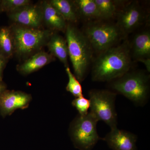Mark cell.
<instances>
[{"mask_svg": "<svg viewBox=\"0 0 150 150\" xmlns=\"http://www.w3.org/2000/svg\"><path fill=\"white\" fill-rule=\"evenodd\" d=\"M132 64L130 44L126 40L98 54L93 64L92 79L112 81L128 73Z\"/></svg>", "mask_w": 150, "mask_h": 150, "instance_id": "obj_1", "label": "cell"}, {"mask_svg": "<svg viewBox=\"0 0 150 150\" xmlns=\"http://www.w3.org/2000/svg\"><path fill=\"white\" fill-rule=\"evenodd\" d=\"M65 33L74 75L81 82L86 76L92 61L93 50L83 32L74 24L67 23Z\"/></svg>", "mask_w": 150, "mask_h": 150, "instance_id": "obj_2", "label": "cell"}, {"mask_svg": "<svg viewBox=\"0 0 150 150\" xmlns=\"http://www.w3.org/2000/svg\"><path fill=\"white\" fill-rule=\"evenodd\" d=\"M149 75L144 72L129 71L121 77L110 81V86L136 105L142 106L149 99Z\"/></svg>", "mask_w": 150, "mask_h": 150, "instance_id": "obj_3", "label": "cell"}, {"mask_svg": "<svg viewBox=\"0 0 150 150\" xmlns=\"http://www.w3.org/2000/svg\"><path fill=\"white\" fill-rule=\"evenodd\" d=\"M14 40L15 55L26 59L41 51L54 32L48 29L31 28L13 23L10 25Z\"/></svg>", "mask_w": 150, "mask_h": 150, "instance_id": "obj_4", "label": "cell"}, {"mask_svg": "<svg viewBox=\"0 0 150 150\" xmlns=\"http://www.w3.org/2000/svg\"><path fill=\"white\" fill-rule=\"evenodd\" d=\"M98 120L89 112L87 115H78L72 121L69 134L75 148L80 150H91L100 138L97 131Z\"/></svg>", "mask_w": 150, "mask_h": 150, "instance_id": "obj_5", "label": "cell"}, {"mask_svg": "<svg viewBox=\"0 0 150 150\" xmlns=\"http://www.w3.org/2000/svg\"><path fill=\"white\" fill-rule=\"evenodd\" d=\"M83 33L93 51L98 54L115 46L124 38L116 24L100 21L88 23Z\"/></svg>", "mask_w": 150, "mask_h": 150, "instance_id": "obj_6", "label": "cell"}, {"mask_svg": "<svg viewBox=\"0 0 150 150\" xmlns=\"http://www.w3.org/2000/svg\"><path fill=\"white\" fill-rule=\"evenodd\" d=\"M117 94L107 90L93 89L88 93L90 112L98 121H103L111 129L117 128L118 117L115 106Z\"/></svg>", "mask_w": 150, "mask_h": 150, "instance_id": "obj_7", "label": "cell"}, {"mask_svg": "<svg viewBox=\"0 0 150 150\" xmlns=\"http://www.w3.org/2000/svg\"><path fill=\"white\" fill-rule=\"evenodd\" d=\"M146 15L144 9L138 2H127L118 12L115 24L125 38L145 22Z\"/></svg>", "mask_w": 150, "mask_h": 150, "instance_id": "obj_8", "label": "cell"}, {"mask_svg": "<svg viewBox=\"0 0 150 150\" xmlns=\"http://www.w3.org/2000/svg\"><path fill=\"white\" fill-rule=\"evenodd\" d=\"M7 15L13 23L25 27L41 28L43 24L41 3L31 4Z\"/></svg>", "mask_w": 150, "mask_h": 150, "instance_id": "obj_9", "label": "cell"}, {"mask_svg": "<svg viewBox=\"0 0 150 150\" xmlns=\"http://www.w3.org/2000/svg\"><path fill=\"white\" fill-rule=\"evenodd\" d=\"M32 99L30 94L7 89L0 97V114L5 118L17 109H25L29 106Z\"/></svg>", "mask_w": 150, "mask_h": 150, "instance_id": "obj_10", "label": "cell"}, {"mask_svg": "<svg viewBox=\"0 0 150 150\" xmlns=\"http://www.w3.org/2000/svg\"><path fill=\"white\" fill-rule=\"evenodd\" d=\"M101 139L112 150H137V137L129 131L115 128Z\"/></svg>", "mask_w": 150, "mask_h": 150, "instance_id": "obj_11", "label": "cell"}, {"mask_svg": "<svg viewBox=\"0 0 150 150\" xmlns=\"http://www.w3.org/2000/svg\"><path fill=\"white\" fill-rule=\"evenodd\" d=\"M55 60V57L51 54L40 51L30 56L21 64L17 65L16 69L22 75H29L40 69Z\"/></svg>", "mask_w": 150, "mask_h": 150, "instance_id": "obj_12", "label": "cell"}, {"mask_svg": "<svg viewBox=\"0 0 150 150\" xmlns=\"http://www.w3.org/2000/svg\"><path fill=\"white\" fill-rule=\"evenodd\" d=\"M43 23L51 31L65 32L67 22L62 15L51 5L49 1L41 2Z\"/></svg>", "mask_w": 150, "mask_h": 150, "instance_id": "obj_13", "label": "cell"}, {"mask_svg": "<svg viewBox=\"0 0 150 150\" xmlns=\"http://www.w3.org/2000/svg\"><path fill=\"white\" fill-rule=\"evenodd\" d=\"M50 54L57 58L65 67H69L68 45L66 38L56 33L51 35L47 44Z\"/></svg>", "mask_w": 150, "mask_h": 150, "instance_id": "obj_14", "label": "cell"}, {"mask_svg": "<svg viewBox=\"0 0 150 150\" xmlns=\"http://www.w3.org/2000/svg\"><path fill=\"white\" fill-rule=\"evenodd\" d=\"M132 56L137 61L140 59L150 58V33L149 30H144L137 33L130 45Z\"/></svg>", "mask_w": 150, "mask_h": 150, "instance_id": "obj_15", "label": "cell"}, {"mask_svg": "<svg viewBox=\"0 0 150 150\" xmlns=\"http://www.w3.org/2000/svg\"><path fill=\"white\" fill-rule=\"evenodd\" d=\"M49 1L67 23L73 24L77 22L80 18L74 1L51 0Z\"/></svg>", "mask_w": 150, "mask_h": 150, "instance_id": "obj_16", "label": "cell"}, {"mask_svg": "<svg viewBox=\"0 0 150 150\" xmlns=\"http://www.w3.org/2000/svg\"><path fill=\"white\" fill-rule=\"evenodd\" d=\"M74 2L79 18L81 17L88 20H102L94 0H75Z\"/></svg>", "mask_w": 150, "mask_h": 150, "instance_id": "obj_17", "label": "cell"}, {"mask_svg": "<svg viewBox=\"0 0 150 150\" xmlns=\"http://www.w3.org/2000/svg\"><path fill=\"white\" fill-rule=\"evenodd\" d=\"M0 52L8 59L15 55L14 40L10 26L0 28Z\"/></svg>", "mask_w": 150, "mask_h": 150, "instance_id": "obj_18", "label": "cell"}, {"mask_svg": "<svg viewBox=\"0 0 150 150\" xmlns=\"http://www.w3.org/2000/svg\"><path fill=\"white\" fill-rule=\"evenodd\" d=\"M102 19H109L117 16L126 1L114 0H94Z\"/></svg>", "mask_w": 150, "mask_h": 150, "instance_id": "obj_19", "label": "cell"}, {"mask_svg": "<svg viewBox=\"0 0 150 150\" xmlns=\"http://www.w3.org/2000/svg\"><path fill=\"white\" fill-rule=\"evenodd\" d=\"M31 4L32 2L30 0H1L0 12L7 14L14 12Z\"/></svg>", "mask_w": 150, "mask_h": 150, "instance_id": "obj_20", "label": "cell"}, {"mask_svg": "<svg viewBox=\"0 0 150 150\" xmlns=\"http://www.w3.org/2000/svg\"><path fill=\"white\" fill-rule=\"evenodd\" d=\"M66 71L69 78V81L66 87L67 91L76 98L83 96L80 82L71 71L69 67H66Z\"/></svg>", "mask_w": 150, "mask_h": 150, "instance_id": "obj_21", "label": "cell"}, {"mask_svg": "<svg viewBox=\"0 0 150 150\" xmlns=\"http://www.w3.org/2000/svg\"><path fill=\"white\" fill-rule=\"evenodd\" d=\"M72 105L78 110L79 115H85L88 113L90 101L83 96L76 98L72 101Z\"/></svg>", "mask_w": 150, "mask_h": 150, "instance_id": "obj_22", "label": "cell"}, {"mask_svg": "<svg viewBox=\"0 0 150 150\" xmlns=\"http://www.w3.org/2000/svg\"><path fill=\"white\" fill-rule=\"evenodd\" d=\"M8 60L0 52V80L3 81V73Z\"/></svg>", "mask_w": 150, "mask_h": 150, "instance_id": "obj_23", "label": "cell"}, {"mask_svg": "<svg viewBox=\"0 0 150 150\" xmlns=\"http://www.w3.org/2000/svg\"><path fill=\"white\" fill-rule=\"evenodd\" d=\"M138 62H142L145 65L148 72H150V58L140 59Z\"/></svg>", "mask_w": 150, "mask_h": 150, "instance_id": "obj_24", "label": "cell"}, {"mask_svg": "<svg viewBox=\"0 0 150 150\" xmlns=\"http://www.w3.org/2000/svg\"><path fill=\"white\" fill-rule=\"evenodd\" d=\"M7 89V85L3 81L0 80V97L4 92Z\"/></svg>", "mask_w": 150, "mask_h": 150, "instance_id": "obj_25", "label": "cell"}, {"mask_svg": "<svg viewBox=\"0 0 150 150\" xmlns=\"http://www.w3.org/2000/svg\"><path fill=\"white\" fill-rule=\"evenodd\" d=\"M1 0H0V3H1Z\"/></svg>", "mask_w": 150, "mask_h": 150, "instance_id": "obj_26", "label": "cell"}]
</instances>
